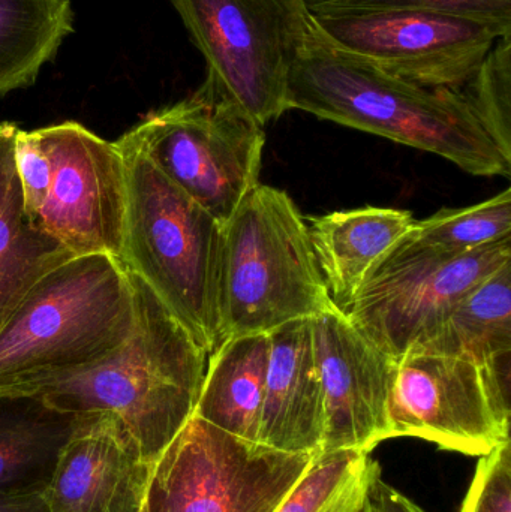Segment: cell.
<instances>
[{"instance_id": "1", "label": "cell", "mask_w": 511, "mask_h": 512, "mask_svg": "<svg viewBox=\"0 0 511 512\" xmlns=\"http://www.w3.org/2000/svg\"><path fill=\"white\" fill-rule=\"evenodd\" d=\"M287 108L435 153L473 176L510 177L511 162L461 92L393 77L327 44L311 26L291 60Z\"/></svg>"}, {"instance_id": "2", "label": "cell", "mask_w": 511, "mask_h": 512, "mask_svg": "<svg viewBox=\"0 0 511 512\" xmlns=\"http://www.w3.org/2000/svg\"><path fill=\"white\" fill-rule=\"evenodd\" d=\"M128 276L135 325L117 351L86 369L5 390L36 394L59 411L113 415L155 465L194 415L209 354L143 279Z\"/></svg>"}, {"instance_id": "3", "label": "cell", "mask_w": 511, "mask_h": 512, "mask_svg": "<svg viewBox=\"0 0 511 512\" xmlns=\"http://www.w3.org/2000/svg\"><path fill=\"white\" fill-rule=\"evenodd\" d=\"M128 204L122 262L143 279L195 342L212 354L222 342L224 224L180 191L122 137Z\"/></svg>"}, {"instance_id": "4", "label": "cell", "mask_w": 511, "mask_h": 512, "mask_svg": "<svg viewBox=\"0 0 511 512\" xmlns=\"http://www.w3.org/2000/svg\"><path fill=\"white\" fill-rule=\"evenodd\" d=\"M134 325V291L122 262L72 256L0 327V390L93 366L117 351Z\"/></svg>"}, {"instance_id": "5", "label": "cell", "mask_w": 511, "mask_h": 512, "mask_svg": "<svg viewBox=\"0 0 511 512\" xmlns=\"http://www.w3.org/2000/svg\"><path fill=\"white\" fill-rule=\"evenodd\" d=\"M336 307L290 195L257 185L224 224L222 340L272 333Z\"/></svg>"}, {"instance_id": "6", "label": "cell", "mask_w": 511, "mask_h": 512, "mask_svg": "<svg viewBox=\"0 0 511 512\" xmlns=\"http://www.w3.org/2000/svg\"><path fill=\"white\" fill-rule=\"evenodd\" d=\"M122 138L221 224L260 185L263 126L206 84Z\"/></svg>"}, {"instance_id": "7", "label": "cell", "mask_w": 511, "mask_h": 512, "mask_svg": "<svg viewBox=\"0 0 511 512\" xmlns=\"http://www.w3.org/2000/svg\"><path fill=\"white\" fill-rule=\"evenodd\" d=\"M315 457L239 438L192 415L153 465L144 512H275Z\"/></svg>"}, {"instance_id": "8", "label": "cell", "mask_w": 511, "mask_h": 512, "mask_svg": "<svg viewBox=\"0 0 511 512\" xmlns=\"http://www.w3.org/2000/svg\"><path fill=\"white\" fill-rule=\"evenodd\" d=\"M170 2L206 59V86L261 126L288 111V71L309 29L302 0Z\"/></svg>"}, {"instance_id": "9", "label": "cell", "mask_w": 511, "mask_h": 512, "mask_svg": "<svg viewBox=\"0 0 511 512\" xmlns=\"http://www.w3.org/2000/svg\"><path fill=\"white\" fill-rule=\"evenodd\" d=\"M324 42L381 71L429 87L461 92L495 42L511 32L467 15L441 11L308 14Z\"/></svg>"}, {"instance_id": "10", "label": "cell", "mask_w": 511, "mask_h": 512, "mask_svg": "<svg viewBox=\"0 0 511 512\" xmlns=\"http://www.w3.org/2000/svg\"><path fill=\"white\" fill-rule=\"evenodd\" d=\"M511 262V239L465 254L399 243L345 310L351 324L398 360L486 277Z\"/></svg>"}, {"instance_id": "11", "label": "cell", "mask_w": 511, "mask_h": 512, "mask_svg": "<svg viewBox=\"0 0 511 512\" xmlns=\"http://www.w3.org/2000/svg\"><path fill=\"white\" fill-rule=\"evenodd\" d=\"M510 418V402L476 361L411 349L396 360L390 438L483 457L510 439Z\"/></svg>"}, {"instance_id": "12", "label": "cell", "mask_w": 511, "mask_h": 512, "mask_svg": "<svg viewBox=\"0 0 511 512\" xmlns=\"http://www.w3.org/2000/svg\"><path fill=\"white\" fill-rule=\"evenodd\" d=\"M53 165L50 191L38 222L74 256L122 259L125 239V158L77 122L36 129Z\"/></svg>"}, {"instance_id": "13", "label": "cell", "mask_w": 511, "mask_h": 512, "mask_svg": "<svg viewBox=\"0 0 511 512\" xmlns=\"http://www.w3.org/2000/svg\"><path fill=\"white\" fill-rule=\"evenodd\" d=\"M324 396L320 454L372 453L390 438V399L396 360L381 351L344 312L333 307L312 318Z\"/></svg>"}, {"instance_id": "14", "label": "cell", "mask_w": 511, "mask_h": 512, "mask_svg": "<svg viewBox=\"0 0 511 512\" xmlns=\"http://www.w3.org/2000/svg\"><path fill=\"white\" fill-rule=\"evenodd\" d=\"M152 468L116 417L83 414L45 489L48 512H143Z\"/></svg>"}, {"instance_id": "15", "label": "cell", "mask_w": 511, "mask_h": 512, "mask_svg": "<svg viewBox=\"0 0 511 512\" xmlns=\"http://www.w3.org/2000/svg\"><path fill=\"white\" fill-rule=\"evenodd\" d=\"M269 337L258 442L285 453L318 456L326 420L312 318L287 322Z\"/></svg>"}, {"instance_id": "16", "label": "cell", "mask_w": 511, "mask_h": 512, "mask_svg": "<svg viewBox=\"0 0 511 512\" xmlns=\"http://www.w3.org/2000/svg\"><path fill=\"white\" fill-rule=\"evenodd\" d=\"M309 237L333 304L350 307L369 277L413 227V213L362 207L308 219Z\"/></svg>"}, {"instance_id": "17", "label": "cell", "mask_w": 511, "mask_h": 512, "mask_svg": "<svg viewBox=\"0 0 511 512\" xmlns=\"http://www.w3.org/2000/svg\"><path fill=\"white\" fill-rule=\"evenodd\" d=\"M15 123H0V327L45 276L71 252L26 209L15 164Z\"/></svg>"}, {"instance_id": "18", "label": "cell", "mask_w": 511, "mask_h": 512, "mask_svg": "<svg viewBox=\"0 0 511 512\" xmlns=\"http://www.w3.org/2000/svg\"><path fill=\"white\" fill-rule=\"evenodd\" d=\"M81 415L36 394L0 390V493H44Z\"/></svg>"}, {"instance_id": "19", "label": "cell", "mask_w": 511, "mask_h": 512, "mask_svg": "<svg viewBox=\"0 0 511 512\" xmlns=\"http://www.w3.org/2000/svg\"><path fill=\"white\" fill-rule=\"evenodd\" d=\"M269 355L267 333L222 340L207 360L194 415L231 435L258 442Z\"/></svg>"}, {"instance_id": "20", "label": "cell", "mask_w": 511, "mask_h": 512, "mask_svg": "<svg viewBox=\"0 0 511 512\" xmlns=\"http://www.w3.org/2000/svg\"><path fill=\"white\" fill-rule=\"evenodd\" d=\"M410 349L464 357L480 366L511 355V262L474 286Z\"/></svg>"}, {"instance_id": "21", "label": "cell", "mask_w": 511, "mask_h": 512, "mask_svg": "<svg viewBox=\"0 0 511 512\" xmlns=\"http://www.w3.org/2000/svg\"><path fill=\"white\" fill-rule=\"evenodd\" d=\"M72 32L71 0H0V96L32 86Z\"/></svg>"}, {"instance_id": "22", "label": "cell", "mask_w": 511, "mask_h": 512, "mask_svg": "<svg viewBox=\"0 0 511 512\" xmlns=\"http://www.w3.org/2000/svg\"><path fill=\"white\" fill-rule=\"evenodd\" d=\"M380 477V463L366 451L321 454L275 512H374Z\"/></svg>"}, {"instance_id": "23", "label": "cell", "mask_w": 511, "mask_h": 512, "mask_svg": "<svg viewBox=\"0 0 511 512\" xmlns=\"http://www.w3.org/2000/svg\"><path fill=\"white\" fill-rule=\"evenodd\" d=\"M511 239V191L464 209H443L414 222L401 243L411 248L465 254Z\"/></svg>"}, {"instance_id": "24", "label": "cell", "mask_w": 511, "mask_h": 512, "mask_svg": "<svg viewBox=\"0 0 511 512\" xmlns=\"http://www.w3.org/2000/svg\"><path fill=\"white\" fill-rule=\"evenodd\" d=\"M461 95L501 155L511 162V35L495 42Z\"/></svg>"}, {"instance_id": "25", "label": "cell", "mask_w": 511, "mask_h": 512, "mask_svg": "<svg viewBox=\"0 0 511 512\" xmlns=\"http://www.w3.org/2000/svg\"><path fill=\"white\" fill-rule=\"evenodd\" d=\"M308 14L441 11L479 18L511 32V0H302Z\"/></svg>"}, {"instance_id": "26", "label": "cell", "mask_w": 511, "mask_h": 512, "mask_svg": "<svg viewBox=\"0 0 511 512\" xmlns=\"http://www.w3.org/2000/svg\"><path fill=\"white\" fill-rule=\"evenodd\" d=\"M459 512H511V441L480 457Z\"/></svg>"}, {"instance_id": "27", "label": "cell", "mask_w": 511, "mask_h": 512, "mask_svg": "<svg viewBox=\"0 0 511 512\" xmlns=\"http://www.w3.org/2000/svg\"><path fill=\"white\" fill-rule=\"evenodd\" d=\"M15 164H17L18 179L23 189L24 203L30 215L38 221L39 213L47 201L50 191L51 165L50 156L42 146L35 131L18 132L15 143Z\"/></svg>"}, {"instance_id": "28", "label": "cell", "mask_w": 511, "mask_h": 512, "mask_svg": "<svg viewBox=\"0 0 511 512\" xmlns=\"http://www.w3.org/2000/svg\"><path fill=\"white\" fill-rule=\"evenodd\" d=\"M374 512H428L407 496L390 486L383 477L378 478L374 490Z\"/></svg>"}, {"instance_id": "29", "label": "cell", "mask_w": 511, "mask_h": 512, "mask_svg": "<svg viewBox=\"0 0 511 512\" xmlns=\"http://www.w3.org/2000/svg\"><path fill=\"white\" fill-rule=\"evenodd\" d=\"M0 512H48L44 493H0Z\"/></svg>"}, {"instance_id": "30", "label": "cell", "mask_w": 511, "mask_h": 512, "mask_svg": "<svg viewBox=\"0 0 511 512\" xmlns=\"http://www.w3.org/2000/svg\"><path fill=\"white\" fill-rule=\"evenodd\" d=\"M143 512H144V510H143Z\"/></svg>"}]
</instances>
